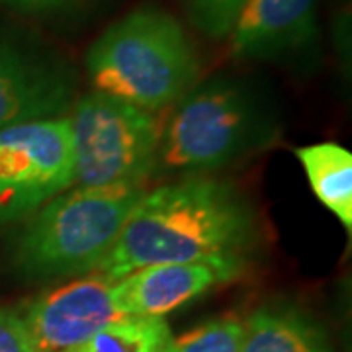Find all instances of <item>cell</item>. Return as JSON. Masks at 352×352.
Returning a JSON list of instances; mask_svg holds the SVG:
<instances>
[{"label": "cell", "instance_id": "6da1fadb", "mask_svg": "<svg viewBox=\"0 0 352 352\" xmlns=\"http://www.w3.org/2000/svg\"><path fill=\"white\" fill-rule=\"evenodd\" d=\"M256 239L251 204L233 184L188 176L141 196L98 266L110 282L143 266L245 256Z\"/></svg>", "mask_w": 352, "mask_h": 352}, {"label": "cell", "instance_id": "7a4b0ae2", "mask_svg": "<svg viewBox=\"0 0 352 352\" xmlns=\"http://www.w3.org/2000/svg\"><path fill=\"white\" fill-rule=\"evenodd\" d=\"M278 120L254 88L233 76L196 82L161 127L153 175L208 176L266 149Z\"/></svg>", "mask_w": 352, "mask_h": 352}, {"label": "cell", "instance_id": "3957f363", "mask_svg": "<svg viewBox=\"0 0 352 352\" xmlns=\"http://www.w3.org/2000/svg\"><path fill=\"white\" fill-rule=\"evenodd\" d=\"M87 73L94 92L157 113L198 82L200 57L173 14L141 6L90 45Z\"/></svg>", "mask_w": 352, "mask_h": 352}, {"label": "cell", "instance_id": "277c9868", "mask_svg": "<svg viewBox=\"0 0 352 352\" xmlns=\"http://www.w3.org/2000/svg\"><path fill=\"white\" fill-rule=\"evenodd\" d=\"M143 194V186L65 190L28 217L14 247L16 270L32 280L96 272Z\"/></svg>", "mask_w": 352, "mask_h": 352}, {"label": "cell", "instance_id": "5b68a950", "mask_svg": "<svg viewBox=\"0 0 352 352\" xmlns=\"http://www.w3.org/2000/svg\"><path fill=\"white\" fill-rule=\"evenodd\" d=\"M69 122L73 186H143L153 175L161 138L155 113L102 92H90L75 102Z\"/></svg>", "mask_w": 352, "mask_h": 352}, {"label": "cell", "instance_id": "8992f818", "mask_svg": "<svg viewBox=\"0 0 352 352\" xmlns=\"http://www.w3.org/2000/svg\"><path fill=\"white\" fill-rule=\"evenodd\" d=\"M73 184L69 116L0 129V226L32 217Z\"/></svg>", "mask_w": 352, "mask_h": 352}, {"label": "cell", "instance_id": "52a82bcc", "mask_svg": "<svg viewBox=\"0 0 352 352\" xmlns=\"http://www.w3.org/2000/svg\"><path fill=\"white\" fill-rule=\"evenodd\" d=\"M120 317L112 282L98 272L41 294L22 315L34 352L76 351Z\"/></svg>", "mask_w": 352, "mask_h": 352}, {"label": "cell", "instance_id": "ba28073f", "mask_svg": "<svg viewBox=\"0 0 352 352\" xmlns=\"http://www.w3.org/2000/svg\"><path fill=\"white\" fill-rule=\"evenodd\" d=\"M245 266V256L143 266L112 282L113 307L120 315L164 317L201 298L215 286L233 282L243 274Z\"/></svg>", "mask_w": 352, "mask_h": 352}, {"label": "cell", "instance_id": "9c48e42d", "mask_svg": "<svg viewBox=\"0 0 352 352\" xmlns=\"http://www.w3.org/2000/svg\"><path fill=\"white\" fill-rule=\"evenodd\" d=\"M75 102L73 78L63 65L0 38V129L63 118Z\"/></svg>", "mask_w": 352, "mask_h": 352}, {"label": "cell", "instance_id": "30bf717a", "mask_svg": "<svg viewBox=\"0 0 352 352\" xmlns=\"http://www.w3.org/2000/svg\"><path fill=\"white\" fill-rule=\"evenodd\" d=\"M317 0H251L231 32V53L270 61L298 53L317 36Z\"/></svg>", "mask_w": 352, "mask_h": 352}, {"label": "cell", "instance_id": "8fae6325", "mask_svg": "<svg viewBox=\"0 0 352 352\" xmlns=\"http://www.w3.org/2000/svg\"><path fill=\"white\" fill-rule=\"evenodd\" d=\"M245 323L239 352H337L323 325L298 305H263Z\"/></svg>", "mask_w": 352, "mask_h": 352}, {"label": "cell", "instance_id": "7c38bea8", "mask_svg": "<svg viewBox=\"0 0 352 352\" xmlns=\"http://www.w3.org/2000/svg\"><path fill=\"white\" fill-rule=\"evenodd\" d=\"M309 186L346 231H352V155L337 143H315L296 151Z\"/></svg>", "mask_w": 352, "mask_h": 352}, {"label": "cell", "instance_id": "4fadbf2b", "mask_svg": "<svg viewBox=\"0 0 352 352\" xmlns=\"http://www.w3.org/2000/svg\"><path fill=\"white\" fill-rule=\"evenodd\" d=\"M170 339L164 317L122 315L73 352H163Z\"/></svg>", "mask_w": 352, "mask_h": 352}, {"label": "cell", "instance_id": "5bb4252c", "mask_svg": "<svg viewBox=\"0 0 352 352\" xmlns=\"http://www.w3.org/2000/svg\"><path fill=\"white\" fill-rule=\"evenodd\" d=\"M245 333L247 323L241 317H217L178 339H170L163 352H239Z\"/></svg>", "mask_w": 352, "mask_h": 352}, {"label": "cell", "instance_id": "9a60e30c", "mask_svg": "<svg viewBox=\"0 0 352 352\" xmlns=\"http://www.w3.org/2000/svg\"><path fill=\"white\" fill-rule=\"evenodd\" d=\"M249 2L251 0H182V6L198 32L212 39H226Z\"/></svg>", "mask_w": 352, "mask_h": 352}, {"label": "cell", "instance_id": "2e32d148", "mask_svg": "<svg viewBox=\"0 0 352 352\" xmlns=\"http://www.w3.org/2000/svg\"><path fill=\"white\" fill-rule=\"evenodd\" d=\"M0 352H34L22 315L0 307Z\"/></svg>", "mask_w": 352, "mask_h": 352}, {"label": "cell", "instance_id": "e0dca14e", "mask_svg": "<svg viewBox=\"0 0 352 352\" xmlns=\"http://www.w3.org/2000/svg\"><path fill=\"white\" fill-rule=\"evenodd\" d=\"M2 4H8L16 10L22 12H55V10H63L67 6L75 4L76 0H0Z\"/></svg>", "mask_w": 352, "mask_h": 352}]
</instances>
